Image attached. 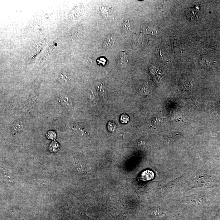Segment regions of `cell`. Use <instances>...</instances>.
Wrapping results in <instances>:
<instances>
[{
    "label": "cell",
    "mask_w": 220,
    "mask_h": 220,
    "mask_svg": "<svg viewBox=\"0 0 220 220\" xmlns=\"http://www.w3.org/2000/svg\"><path fill=\"white\" fill-rule=\"evenodd\" d=\"M103 43L105 47L107 48L112 47L114 44V38L111 35H108L104 40Z\"/></svg>",
    "instance_id": "4"
},
{
    "label": "cell",
    "mask_w": 220,
    "mask_h": 220,
    "mask_svg": "<svg viewBox=\"0 0 220 220\" xmlns=\"http://www.w3.org/2000/svg\"><path fill=\"white\" fill-rule=\"evenodd\" d=\"M146 32L148 34L154 35H156L157 34V31L154 28L152 27H148L146 29Z\"/></svg>",
    "instance_id": "9"
},
{
    "label": "cell",
    "mask_w": 220,
    "mask_h": 220,
    "mask_svg": "<svg viewBox=\"0 0 220 220\" xmlns=\"http://www.w3.org/2000/svg\"><path fill=\"white\" fill-rule=\"evenodd\" d=\"M58 100L65 106H70L71 102V100L66 96L61 95L58 97Z\"/></svg>",
    "instance_id": "6"
},
{
    "label": "cell",
    "mask_w": 220,
    "mask_h": 220,
    "mask_svg": "<svg viewBox=\"0 0 220 220\" xmlns=\"http://www.w3.org/2000/svg\"><path fill=\"white\" fill-rule=\"evenodd\" d=\"M188 17L191 19H195L199 17V12L198 11L197 9H188L187 13Z\"/></svg>",
    "instance_id": "5"
},
{
    "label": "cell",
    "mask_w": 220,
    "mask_h": 220,
    "mask_svg": "<svg viewBox=\"0 0 220 220\" xmlns=\"http://www.w3.org/2000/svg\"><path fill=\"white\" fill-rule=\"evenodd\" d=\"M128 62L127 54L124 51L121 52L119 55L117 62L121 66H126Z\"/></svg>",
    "instance_id": "2"
},
{
    "label": "cell",
    "mask_w": 220,
    "mask_h": 220,
    "mask_svg": "<svg viewBox=\"0 0 220 220\" xmlns=\"http://www.w3.org/2000/svg\"><path fill=\"white\" fill-rule=\"evenodd\" d=\"M154 177V173L153 171L150 170H146L141 174L140 178L141 180L146 181L153 179Z\"/></svg>",
    "instance_id": "3"
},
{
    "label": "cell",
    "mask_w": 220,
    "mask_h": 220,
    "mask_svg": "<svg viewBox=\"0 0 220 220\" xmlns=\"http://www.w3.org/2000/svg\"><path fill=\"white\" fill-rule=\"evenodd\" d=\"M180 86L181 89L184 90H189L193 88V81L189 78H184L182 79L180 83Z\"/></svg>",
    "instance_id": "1"
},
{
    "label": "cell",
    "mask_w": 220,
    "mask_h": 220,
    "mask_svg": "<svg viewBox=\"0 0 220 220\" xmlns=\"http://www.w3.org/2000/svg\"><path fill=\"white\" fill-rule=\"evenodd\" d=\"M59 147V145L58 143L56 142H53L51 144H50L49 146V149L52 151L55 152L57 150V149Z\"/></svg>",
    "instance_id": "11"
},
{
    "label": "cell",
    "mask_w": 220,
    "mask_h": 220,
    "mask_svg": "<svg viewBox=\"0 0 220 220\" xmlns=\"http://www.w3.org/2000/svg\"><path fill=\"white\" fill-rule=\"evenodd\" d=\"M131 24L129 20H126L122 25L123 29L126 32L129 31L131 29Z\"/></svg>",
    "instance_id": "7"
},
{
    "label": "cell",
    "mask_w": 220,
    "mask_h": 220,
    "mask_svg": "<svg viewBox=\"0 0 220 220\" xmlns=\"http://www.w3.org/2000/svg\"><path fill=\"white\" fill-rule=\"evenodd\" d=\"M47 137L49 139H54L56 137L55 132L53 131H50L47 133Z\"/></svg>",
    "instance_id": "12"
},
{
    "label": "cell",
    "mask_w": 220,
    "mask_h": 220,
    "mask_svg": "<svg viewBox=\"0 0 220 220\" xmlns=\"http://www.w3.org/2000/svg\"><path fill=\"white\" fill-rule=\"evenodd\" d=\"M120 121L122 124H126L129 121V116L124 113L121 116Z\"/></svg>",
    "instance_id": "10"
},
{
    "label": "cell",
    "mask_w": 220,
    "mask_h": 220,
    "mask_svg": "<svg viewBox=\"0 0 220 220\" xmlns=\"http://www.w3.org/2000/svg\"><path fill=\"white\" fill-rule=\"evenodd\" d=\"M116 128V125L115 123L109 122L107 124V129L110 132H114Z\"/></svg>",
    "instance_id": "8"
}]
</instances>
